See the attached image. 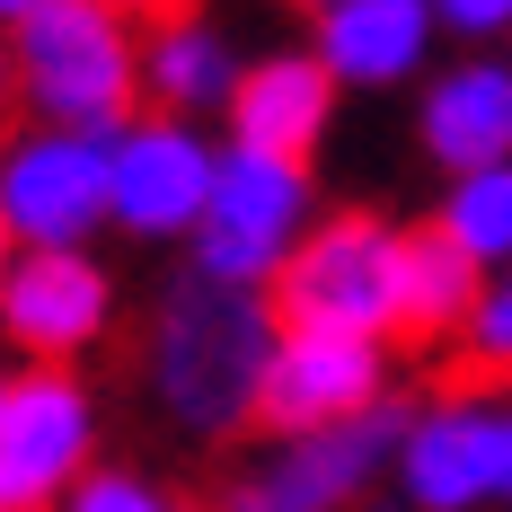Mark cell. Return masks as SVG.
Returning <instances> with one entry per match:
<instances>
[{
	"mask_svg": "<svg viewBox=\"0 0 512 512\" xmlns=\"http://www.w3.org/2000/svg\"><path fill=\"white\" fill-rule=\"evenodd\" d=\"M239 45L212 9H159V27L142 36V98L159 115H230V89H239Z\"/></svg>",
	"mask_w": 512,
	"mask_h": 512,
	"instance_id": "15",
	"label": "cell"
},
{
	"mask_svg": "<svg viewBox=\"0 0 512 512\" xmlns=\"http://www.w3.org/2000/svg\"><path fill=\"white\" fill-rule=\"evenodd\" d=\"M433 36H442L433 0H327L309 45L345 89H407L433 62Z\"/></svg>",
	"mask_w": 512,
	"mask_h": 512,
	"instance_id": "14",
	"label": "cell"
},
{
	"mask_svg": "<svg viewBox=\"0 0 512 512\" xmlns=\"http://www.w3.org/2000/svg\"><path fill=\"white\" fill-rule=\"evenodd\" d=\"M18 106H27V98H18V53L0 45V133H9V115H18Z\"/></svg>",
	"mask_w": 512,
	"mask_h": 512,
	"instance_id": "21",
	"label": "cell"
},
{
	"mask_svg": "<svg viewBox=\"0 0 512 512\" xmlns=\"http://www.w3.org/2000/svg\"><path fill=\"white\" fill-rule=\"evenodd\" d=\"M62 512H195L177 486H159V477H142V468H89L80 486H71V504Z\"/></svg>",
	"mask_w": 512,
	"mask_h": 512,
	"instance_id": "19",
	"label": "cell"
},
{
	"mask_svg": "<svg viewBox=\"0 0 512 512\" xmlns=\"http://www.w3.org/2000/svg\"><path fill=\"white\" fill-rule=\"evenodd\" d=\"M309 9H327V0H309Z\"/></svg>",
	"mask_w": 512,
	"mask_h": 512,
	"instance_id": "27",
	"label": "cell"
},
{
	"mask_svg": "<svg viewBox=\"0 0 512 512\" xmlns=\"http://www.w3.org/2000/svg\"><path fill=\"white\" fill-rule=\"evenodd\" d=\"M504 53H512V36H504Z\"/></svg>",
	"mask_w": 512,
	"mask_h": 512,
	"instance_id": "28",
	"label": "cell"
},
{
	"mask_svg": "<svg viewBox=\"0 0 512 512\" xmlns=\"http://www.w3.org/2000/svg\"><path fill=\"white\" fill-rule=\"evenodd\" d=\"M9 380H18V371H0V407H9Z\"/></svg>",
	"mask_w": 512,
	"mask_h": 512,
	"instance_id": "26",
	"label": "cell"
},
{
	"mask_svg": "<svg viewBox=\"0 0 512 512\" xmlns=\"http://www.w3.org/2000/svg\"><path fill=\"white\" fill-rule=\"evenodd\" d=\"M477 292H486V274H477L433 221L407 230V274H398V336H407V345H460Z\"/></svg>",
	"mask_w": 512,
	"mask_h": 512,
	"instance_id": "16",
	"label": "cell"
},
{
	"mask_svg": "<svg viewBox=\"0 0 512 512\" xmlns=\"http://www.w3.org/2000/svg\"><path fill=\"white\" fill-rule=\"evenodd\" d=\"M9 53L36 124L115 133L142 115V36H133V9L115 0H45L36 18L9 27Z\"/></svg>",
	"mask_w": 512,
	"mask_h": 512,
	"instance_id": "2",
	"label": "cell"
},
{
	"mask_svg": "<svg viewBox=\"0 0 512 512\" xmlns=\"http://www.w3.org/2000/svg\"><path fill=\"white\" fill-rule=\"evenodd\" d=\"M283 336V309L274 292L248 283H212V274H177L151 309V336H142V389L151 407L186 433V442H230L239 424H256L265 398V362Z\"/></svg>",
	"mask_w": 512,
	"mask_h": 512,
	"instance_id": "1",
	"label": "cell"
},
{
	"mask_svg": "<svg viewBox=\"0 0 512 512\" xmlns=\"http://www.w3.org/2000/svg\"><path fill=\"white\" fill-rule=\"evenodd\" d=\"M89 468H98V389L80 380V362H27L0 407V504L62 512Z\"/></svg>",
	"mask_w": 512,
	"mask_h": 512,
	"instance_id": "8",
	"label": "cell"
},
{
	"mask_svg": "<svg viewBox=\"0 0 512 512\" xmlns=\"http://www.w3.org/2000/svg\"><path fill=\"white\" fill-rule=\"evenodd\" d=\"M336 98H345V80L318 62V45H283V53H256L248 71H239L221 124H230V142L309 159L327 142V124H336Z\"/></svg>",
	"mask_w": 512,
	"mask_h": 512,
	"instance_id": "13",
	"label": "cell"
},
{
	"mask_svg": "<svg viewBox=\"0 0 512 512\" xmlns=\"http://www.w3.org/2000/svg\"><path fill=\"white\" fill-rule=\"evenodd\" d=\"M398 274H407V230L389 212H318L274 283V309L283 327H345L398 345Z\"/></svg>",
	"mask_w": 512,
	"mask_h": 512,
	"instance_id": "5",
	"label": "cell"
},
{
	"mask_svg": "<svg viewBox=\"0 0 512 512\" xmlns=\"http://www.w3.org/2000/svg\"><path fill=\"white\" fill-rule=\"evenodd\" d=\"M389 495H407V512H512V398L495 380L415 398Z\"/></svg>",
	"mask_w": 512,
	"mask_h": 512,
	"instance_id": "4",
	"label": "cell"
},
{
	"mask_svg": "<svg viewBox=\"0 0 512 512\" xmlns=\"http://www.w3.org/2000/svg\"><path fill=\"white\" fill-rule=\"evenodd\" d=\"M0 512H9V504H0Z\"/></svg>",
	"mask_w": 512,
	"mask_h": 512,
	"instance_id": "29",
	"label": "cell"
},
{
	"mask_svg": "<svg viewBox=\"0 0 512 512\" xmlns=\"http://www.w3.org/2000/svg\"><path fill=\"white\" fill-rule=\"evenodd\" d=\"M0 221L18 248H89L115 230V133L27 124L0 142Z\"/></svg>",
	"mask_w": 512,
	"mask_h": 512,
	"instance_id": "7",
	"label": "cell"
},
{
	"mask_svg": "<svg viewBox=\"0 0 512 512\" xmlns=\"http://www.w3.org/2000/svg\"><path fill=\"white\" fill-rule=\"evenodd\" d=\"M212 168H221V142L195 115L151 106V115L115 124V230L151 239V248H186L212 204Z\"/></svg>",
	"mask_w": 512,
	"mask_h": 512,
	"instance_id": "10",
	"label": "cell"
},
{
	"mask_svg": "<svg viewBox=\"0 0 512 512\" xmlns=\"http://www.w3.org/2000/svg\"><path fill=\"white\" fill-rule=\"evenodd\" d=\"M407 415H415L407 398H389V407H371L362 424H336V433H274L221 486V512H362L389 486Z\"/></svg>",
	"mask_w": 512,
	"mask_h": 512,
	"instance_id": "6",
	"label": "cell"
},
{
	"mask_svg": "<svg viewBox=\"0 0 512 512\" xmlns=\"http://www.w3.org/2000/svg\"><path fill=\"white\" fill-rule=\"evenodd\" d=\"M433 18H442V36H460V45L512 36V0H433Z\"/></svg>",
	"mask_w": 512,
	"mask_h": 512,
	"instance_id": "20",
	"label": "cell"
},
{
	"mask_svg": "<svg viewBox=\"0 0 512 512\" xmlns=\"http://www.w3.org/2000/svg\"><path fill=\"white\" fill-rule=\"evenodd\" d=\"M389 336H345V327H283L274 362H265V398L256 424L265 433H336L389 407Z\"/></svg>",
	"mask_w": 512,
	"mask_h": 512,
	"instance_id": "9",
	"label": "cell"
},
{
	"mask_svg": "<svg viewBox=\"0 0 512 512\" xmlns=\"http://www.w3.org/2000/svg\"><path fill=\"white\" fill-rule=\"evenodd\" d=\"M460 354H468L477 380H495V389L512 380V265L486 274V292H477V309H468V327H460Z\"/></svg>",
	"mask_w": 512,
	"mask_h": 512,
	"instance_id": "18",
	"label": "cell"
},
{
	"mask_svg": "<svg viewBox=\"0 0 512 512\" xmlns=\"http://www.w3.org/2000/svg\"><path fill=\"white\" fill-rule=\"evenodd\" d=\"M115 9H186V0H115Z\"/></svg>",
	"mask_w": 512,
	"mask_h": 512,
	"instance_id": "25",
	"label": "cell"
},
{
	"mask_svg": "<svg viewBox=\"0 0 512 512\" xmlns=\"http://www.w3.org/2000/svg\"><path fill=\"white\" fill-rule=\"evenodd\" d=\"M415 142L442 177H468V168H504L512 159V53H460L424 80L415 98Z\"/></svg>",
	"mask_w": 512,
	"mask_h": 512,
	"instance_id": "12",
	"label": "cell"
},
{
	"mask_svg": "<svg viewBox=\"0 0 512 512\" xmlns=\"http://www.w3.org/2000/svg\"><path fill=\"white\" fill-rule=\"evenodd\" d=\"M115 327V274L89 248H27L0 292V345L18 362H80Z\"/></svg>",
	"mask_w": 512,
	"mask_h": 512,
	"instance_id": "11",
	"label": "cell"
},
{
	"mask_svg": "<svg viewBox=\"0 0 512 512\" xmlns=\"http://www.w3.org/2000/svg\"><path fill=\"white\" fill-rule=\"evenodd\" d=\"M318 221V177L309 159L292 151H256V142H221V168H212V204L186 239V265L212 274V283H248V292H274L292 248Z\"/></svg>",
	"mask_w": 512,
	"mask_h": 512,
	"instance_id": "3",
	"label": "cell"
},
{
	"mask_svg": "<svg viewBox=\"0 0 512 512\" xmlns=\"http://www.w3.org/2000/svg\"><path fill=\"white\" fill-rule=\"evenodd\" d=\"M362 512H407V495H371V504H362Z\"/></svg>",
	"mask_w": 512,
	"mask_h": 512,
	"instance_id": "24",
	"label": "cell"
},
{
	"mask_svg": "<svg viewBox=\"0 0 512 512\" xmlns=\"http://www.w3.org/2000/svg\"><path fill=\"white\" fill-rule=\"evenodd\" d=\"M18 256H27V248H18V230L0 221V292H9V274H18Z\"/></svg>",
	"mask_w": 512,
	"mask_h": 512,
	"instance_id": "22",
	"label": "cell"
},
{
	"mask_svg": "<svg viewBox=\"0 0 512 512\" xmlns=\"http://www.w3.org/2000/svg\"><path fill=\"white\" fill-rule=\"evenodd\" d=\"M433 230H442L477 274L512 265V159L504 168H468V177H451L442 204H433Z\"/></svg>",
	"mask_w": 512,
	"mask_h": 512,
	"instance_id": "17",
	"label": "cell"
},
{
	"mask_svg": "<svg viewBox=\"0 0 512 512\" xmlns=\"http://www.w3.org/2000/svg\"><path fill=\"white\" fill-rule=\"evenodd\" d=\"M45 0H0V27H18V18H36Z\"/></svg>",
	"mask_w": 512,
	"mask_h": 512,
	"instance_id": "23",
	"label": "cell"
}]
</instances>
